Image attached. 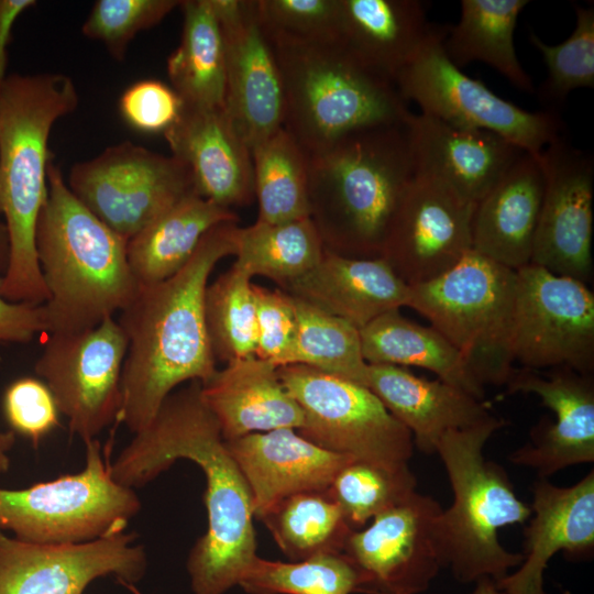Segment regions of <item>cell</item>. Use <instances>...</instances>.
<instances>
[{"label": "cell", "instance_id": "1f68e13d", "mask_svg": "<svg viewBox=\"0 0 594 594\" xmlns=\"http://www.w3.org/2000/svg\"><path fill=\"white\" fill-rule=\"evenodd\" d=\"M527 0H462L455 25H447L442 46L460 69L482 62L516 88L534 94L531 78L522 68L514 45V32Z\"/></svg>", "mask_w": 594, "mask_h": 594}, {"label": "cell", "instance_id": "f35d334b", "mask_svg": "<svg viewBox=\"0 0 594 594\" xmlns=\"http://www.w3.org/2000/svg\"><path fill=\"white\" fill-rule=\"evenodd\" d=\"M249 594H352L360 576L342 553L282 562L256 556L239 584Z\"/></svg>", "mask_w": 594, "mask_h": 594}, {"label": "cell", "instance_id": "f5cc1de1", "mask_svg": "<svg viewBox=\"0 0 594 594\" xmlns=\"http://www.w3.org/2000/svg\"><path fill=\"white\" fill-rule=\"evenodd\" d=\"M127 588H129L133 594H143L141 593L134 584H123Z\"/></svg>", "mask_w": 594, "mask_h": 594}, {"label": "cell", "instance_id": "60d3db41", "mask_svg": "<svg viewBox=\"0 0 594 594\" xmlns=\"http://www.w3.org/2000/svg\"><path fill=\"white\" fill-rule=\"evenodd\" d=\"M574 10L575 28L562 43L550 45L529 33L548 70L539 96L551 107L561 106L575 89L594 87V6L574 4Z\"/></svg>", "mask_w": 594, "mask_h": 594}, {"label": "cell", "instance_id": "9c48e42d", "mask_svg": "<svg viewBox=\"0 0 594 594\" xmlns=\"http://www.w3.org/2000/svg\"><path fill=\"white\" fill-rule=\"evenodd\" d=\"M85 469L28 488L0 487V529L31 543H81L124 531L141 509L134 488L116 482L98 440L85 442Z\"/></svg>", "mask_w": 594, "mask_h": 594}, {"label": "cell", "instance_id": "ee69618b", "mask_svg": "<svg viewBox=\"0 0 594 594\" xmlns=\"http://www.w3.org/2000/svg\"><path fill=\"white\" fill-rule=\"evenodd\" d=\"M256 307L255 356L277 367L295 363L297 316L294 299L280 289L253 284Z\"/></svg>", "mask_w": 594, "mask_h": 594}, {"label": "cell", "instance_id": "74e56055", "mask_svg": "<svg viewBox=\"0 0 594 594\" xmlns=\"http://www.w3.org/2000/svg\"><path fill=\"white\" fill-rule=\"evenodd\" d=\"M293 299L297 316L294 364L367 387L369 364L362 354L360 330L306 301Z\"/></svg>", "mask_w": 594, "mask_h": 594}, {"label": "cell", "instance_id": "f907efd6", "mask_svg": "<svg viewBox=\"0 0 594 594\" xmlns=\"http://www.w3.org/2000/svg\"><path fill=\"white\" fill-rule=\"evenodd\" d=\"M9 238L4 222L0 219V273L7 270L9 263Z\"/></svg>", "mask_w": 594, "mask_h": 594}, {"label": "cell", "instance_id": "d6986e66", "mask_svg": "<svg viewBox=\"0 0 594 594\" xmlns=\"http://www.w3.org/2000/svg\"><path fill=\"white\" fill-rule=\"evenodd\" d=\"M538 158L544 189L530 263L587 284L593 272V155L561 135Z\"/></svg>", "mask_w": 594, "mask_h": 594}, {"label": "cell", "instance_id": "8992f818", "mask_svg": "<svg viewBox=\"0 0 594 594\" xmlns=\"http://www.w3.org/2000/svg\"><path fill=\"white\" fill-rule=\"evenodd\" d=\"M505 420L490 416L464 429L449 430L436 447L447 471L453 502L437 520V538L443 568L461 583L482 578L495 582L524 560L505 549L498 530L529 520L532 510L515 493L503 466L485 459L483 450Z\"/></svg>", "mask_w": 594, "mask_h": 594}, {"label": "cell", "instance_id": "f6af8a7d", "mask_svg": "<svg viewBox=\"0 0 594 594\" xmlns=\"http://www.w3.org/2000/svg\"><path fill=\"white\" fill-rule=\"evenodd\" d=\"M2 410L10 430L29 439L34 447L59 425L56 400L37 377L22 376L11 382L3 394Z\"/></svg>", "mask_w": 594, "mask_h": 594}, {"label": "cell", "instance_id": "9a60e30c", "mask_svg": "<svg viewBox=\"0 0 594 594\" xmlns=\"http://www.w3.org/2000/svg\"><path fill=\"white\" fill-rule=\"evenodd\" d=\"M441 505L431 496L411 493L406 499L352 530L342 553L360 576L358 593L420 594L442 566L437 520Z\"/></svg>", "mask_w": 594, "mask_h": 594}, {"label": "cell", "instance_id": "484cf974", "mask_svg": "<svg viewBox=\"0 0 594 594\" xmlns=\"http://www.w3.org/2000/svg\"><path fill=\"white\" fill-rule=\"evenodd\" d=\"M543 189L538 154L524 152L475 205L472 250L514 271L530 264Z\"/></svg>", "mask_w": 594, "mask_h": 594}, {"label": "cell", "instance_id": "4fadbf2b", "mask_svg": "<svg viewBox=\"0 0 594 594\" xmlns=\"http://www.w3.org/2000/svg\"><path fill=\"white\" fill-rule=\"evenodd\" d=\"M128 341L114 317L78 332L47 333L34 364L69 430L84 442L119 419Z\"/></svg>", "mask_w": 594, "mask_h": 594}, {"label": "cell", "instance_id": "e0dca14e", "mask_svg": "<svg viewBox=\"0 0 594 594\" xmlns=\"http://www.w3.org/2000/svg\"><path fill=\"white\" fill-rule=\"evenodd\" d=\"M135 532H118L81 543L24 542L0 529V594H84L98 578L135 584L147 558Z\"/></svg>", "mask_w": 594, "mask_h": 594}, {"label": "cell", "instance_id": "e575fe53", "mask_svg": "<svg viewBox=\"0 0 594 594\" xmlns=\"http://www.w3.org/2000/svg\"><path fill=\"white\" fill-rule=\"evenodd\" d=\"M257 221L286 222L309 217L308 154L284 129L251 148Z\"/></svg>", "mask_w": 594, "mask_h": 594}, {"label": "cell", "instance_id": "ab89813d", "mask_svg": "<svg viewBox=\"0 0 594 594\" xmlns=\"http://www.w3.org/2000/svg\"><path fill=\"white\" fill-rule=\"evenodd\" d=\"M416 485L408 464L384 466L354 460L339 471L326 492L340 507L351 529L358 530L406 499Z\"/></svg>", "mask_w": 594, "mask_h": 594}, {"label": "cell", "instance_id": "816d5d0a", "mask_svg": "<svg viewBox=\"0 0 594 594\" xmlns=\"http://www.w3.org/2000/svg\"><path fill=\"white\" fill-rule=\"evenodd\" d=\"M473 594H505L496 585V582L490 578H482L475 582Z\"/></svg>", "mask_w": 594, "mask_h": 594}, {"label": "cell", "instance_id": "2e32d148", "mask_svg": "<svg viewBox=\"0 0 594 594\" xmlns=\"http://www.w3.org/2000/svg\"><path fill=\"white\" fill-rule=\"evenodd\" d=\"M475 205L416 172L391 223L382 256L407 285L431 280L472 250Z\"/></svg>", "mask_w": 594, "mask_h": 594}, {"label": "cell", "instance_id": "30bf717a", "mask_svg": "<svg viewBox=\"0 0 594 594\" xmlns=\"http://www.w3.org/2000/svg\"><path fill=\"white\" fill-rule=\"evenodd\" d=\"M446 29L447 24H432L398 75L395 86L407 102L454 127L493 132L531 154L561 136L563 121L556 111L522 109L458 68L443 51Z\"/></svg>", "mask_w": 594, "mask_h": 594}, {"label": "cell", "instance_id": "c3c4849f", "mask_svg": "<svg viewBox=\"0 0 594 594\" xmlns=\"http://www.w3.org/2000/svg\"><path fill=\"white\" fill-rule=\"evenodd\" d=\"M35 3L34 0H0V89L7 78V46L12 26L16 18Z\"/></svg>", "mask_w": 594, "mask_h": 594}, {"label": "cell", "instance_id": "7bdbcfd3", "mask_svg": "<svg viewBox=\"0 0 594 594\" xmlns=\"http://www.w3.org/2000/svg\"><path fill=\"white\" fill-rule=\"evenodd\" d=\"M270 40L324 42L338 38L339 0H256Z\"/></svg>", "mask_w": 594, "mask_h": 594}, {"label": "cell", "instance_id": "52a82bcc", "mask_svg": "<svg viewBox=\"0 0 594 594\" xmlns=\"http://www.w3.org/2000/svg\"><path fill=\"white\" fill-rule=\"evenodd\" d=\"M270 41L284 87L283 128L308 155L354 131L404 123L411 113L396 86L362 66L338 40Z\"/></svg>", "mask_w": 594, "mask_h": 594}, {"label": "cell", "instance_id": "ba28073f", "mask_svg": "<svg viewBox=\"0 0 594 594\" xmlns=\"http://www.w3.org/2000/svg\"><path fill=\"white\" fill-rule=\"evenodd\" d=\"M517 271L470 250L442 275L409 286V307L463 356L482 386L506 385L513 354Z\"/></svg>", "mask_w": 594, "mask_h": 594}, {"label": "cell", "instance_id": "4dcf8cb0", "mask_svg": "<svg viewBox=\"0 0 594 594\" xmlns=\"http://www.w3.org/2000/svg\"><path fill=\"white\" fill-rule=\"evenodd\" d=\"M361 348L367 364L418 366L477 399L485 392L461 353L435 328L404 317L399 309L387 311L360 329Z\"/></svg>", "mask_w": 594, "mask_h": 594}, {"label": "cell", "instance_id": "bcb514c9", "mask_svg": "<svg viewBox=\"0 0 594 594\" xmlns=\"http://www.w3.org/2000/svg\"><path fill=\"white\" fill-rule=\"evenodd\" d=\"M182 109L183 101L176 91L156 79L133 82L119 100L124 122L143 133H164L175 123Z\"/></svg>", "mask_w": 594, "mask_h": 594}, {"label": "cell", "instance_id": "f546056e", "mask_svg": "<svg viewBox=\"0 0 594 594\" xmlns=\"http://www.w3.org/2000/svg\"><path fill=\"white\" fill-rule=\"evenodd\" d=\"M238 220L232 209L196 193L184 197L128 240V262L139 285L173 276L189 261L209 230Z\"/></svg>", "mask_w": 594, "mask_h": 594}, {"label": "cell", "instance_id": "b9f144b4", "mask_svg": "<svg viewBox=\"0 0 594 594\" xmlns=\"http://www.w3.org/2000/svg\"><path fill=\"white\" fill-rule=\"evenodd\" d=\"M179 4V0H98L81 32L121 61L138 33L158 24Z\"/></svg>", "mask_w": 594, "mask_h": 594}, {"label": "cell", "instance_id": "681fc988", "mask_svg": "<svg viewBox=\"0 0 594 594\" xmlns=\"http://www.w3.org/2000/svg\"><path fill=\"white\" fill-rule=\"evenodd\" d=\"M15 443V433L12 430L0 431V474L10 468L9 452Z\"/></svg>", "mask_w": 594, "mask_h": 594}, {"label": "cell", "instance_id": "44dd1931", "mask_svg": "<svg viewBox=\"0 0 594 594\" xmlns=\"http://www.w3.org/2000/svg\"><path fill=\"white\" fill-rule=\"evenodd\" d=\"M532 514L525 528L524 560L496 585L505 594H548L544 571L560 551L584 558L594 549V471L572 486L539 477L532 486Z\"/></svg>", "mask_w": 594, "mask_h": 594}, {"label": "cell", "instance_id": "ac0fdd59", "mask_svg": "<svg viewBox=\"0 0 594 594\" xmlns=\"http://www.w3.org/2000/svg\"><path fill=\"white\" fill-rule=\"evenodd\" d=\"M224 50V112L250 150L284 123V87L256 0H211Z\"/></svg>", "mask_w": 594, "mask_h": 594}, {"label": "cell", "instance_id": "7402d4cb", "mask_svg": "<svg viewBox=\"0 0 594 594\" xmlns=\"http://www.w3.org/2000/svg\"><path fill=\"white\" fill-rule=\"evenodd\" d=\"M172 156L190 172L196 194L228 209L254 196L251 150L223 108L183 105L164 133Z\"/></svg>", "mask_w": 594, "mask_h": 594}, {"label": "cell", "instance_id": "603a6c76", "mask_svg": "<svg viewBox=\"0 0 594 594\" xmlns=\"http://www.w3.org/2000/svg\"><path fill=\"white\" fill-rule=\"evenodd\" d=\"M251 493L254 518L277 502L304 492L327 491L352 458L282 428L226 441Z\"/></svg>", "mask_w": 594, "mask_h": 594}, {"label": "cell", "instance_id": "d4e9b609", "mask_svg": "<svg viewBox=\"0 0 594 594\" xmlns=\"http://www.w3.org/2000/svg\"><path fill=\"white\" fill-rule=\"evenodd\" d=\"M279 289L359 330L387 311L406 307L409 297V285L383 257H349L326 248L310 271Z\"/></svg>", "mask_w": 594, "mask_h": 594}, {"label": "cell", "instance_id": "836d02e7", "mask_svg": "<svg viewBox=\"0 0 594 594\" xmlns=\"http://www.w3.org/2000/svg\"><path fill=\"white\" fill-rule=\"evenodd\" d=\"M234 264L251 277L264 276L279 288L310 271L324 245L309 217L286 222L253 224L235 230Z\"/></svg>", "mask_w": 594, "mask_h": 594}, {"label": "cell", "instance_id": "7a4b0ae2", "mask_svg": "<svg viewBox=\"0 0 594 594\" xmlns=\"http://www.w3.org/2000/svg\"><path fill=\"white\" fill-rule=\"evenodd\" d=\"M238 222L209 230L173 276L140 285L117 319L128 349L119 419L136 433L179 385L209 380L216 369L205 321V293L215 266L234 255Z\"/></svg>", "mask_w": 594, "mask_h": 594}, {"label": "cell", "instance_id": "ffe728a7", "mask_svg": "<svg viewBox=\"0 0 594 594\" xmlns=\"http://www.w3.org/2000/svg\"><path fill=\"white\" fill-rule=\"evenodd\" d=\"M509 394L540 397L556 420H540L530 441L510 453L508 460L548 479L569 466L594 461V381L592 375L570 369L540 371L514 369L506 385Z\"/></svg>", "mask_w": 594, "mask_h": 594}, {"label": "cell", "instance_id": "8d00e7d4", "mask_svg": "<svg viewBox=\"0 0 594 594\" xmlns=\"http://www.w3.org/2000/svg\"><path fill=\"white\" fill-rule=\"evenodd\" d=\"M252 277L235 265L208 284L205 321L216 361L255 356L256 307Z\"/></svg>", "mask_w": 594, "mask_h": 594}, {"label": "cell", "instance_id": "6da1fadb", "mask_svg": "<svg viewBox=\"0 0 594 594\" xmlns=\"http://www.w3.org/2000/svg\"><path fill=\"white\" fill-rule=\"evenodd\" d=\"M180 459L195 462L206 477L208 526L187 559L191 590L223 594L239 584L257 556L254 515L249 486L204 403L198 381L172 392L109 470L116 482L134 488Z\"/></svg>", "mask_w": 594, "mask_h": 594}, {"label": "cell", "instance_id": "3957f363", "mask_svg": "<svg viewBox=\"0 0 594 594\" xmlns=\"http://www.w3.org/2000/svg\"><path fill=\"white\" fill-rule=\"evenodd\" d=\"M78 101L72 78L57 73L11 75L0 89V212L10 249L0 294L7 300L43 305L48 298L35 245L47 194L48 139Z\"/></svg>", "mask_w": 594, "mask_h": 594}, {"label": "cell", "instance_id": "5bb4252c", "mask_svg": "<svg viewBox=\"0 0 594 594\" xmlns=\"http://www.w3.org/2000/svg\"><path fill=\"white\" fill-rule=\"evenodd\" d=\"M513 354L531 370L594 371V295L587 284L528 264L517 270Z\"/></svg>", "mask_w": 594, "mask_h": 594}, {"label": "cell", "instance_id": "5b68a950", "mask_svg": "<svg viewBox=\"0 0 594 594\" xmlns=\"http://www.w3.org/2000/svg\"><path fill=\"white\" fill-rule=\"evenodd\" d=\"M128 240L90 212L52 160L47 194L36 227V255L48 298V333L91 329L135 296Z\"/></svg>", "mask_w": 594, "mask_h": 594}, {"label": "cell", "instance_id": "83f0119b", "mask_svg": "<svg viewBox=\"0 0 594 594\" xmlns=\"http://www.w3.org/2000/svg\"><path fill=\"white\" fill-rule=\"evenodd\" d=\"M367 387L425 453H436L447 431L471 427L491 416L483 400L439 378L416 376L403 366L369 364Z\"/></svg>", "mask_w": 594, "mask_h": 594}, {"label": "cell", "instance_id": "7c38bea8", "mask_svg": "<svg viewBox=\"0 0 594 594\" xmlns=\"http://www.w3.org/2000/svg\"><path fill=\"white\" fill-rule=\"evenodd\" d=\"M67 185L90 212L127 240L196 193L182 162L130 141L75 163Z\"/></svg>", "mask_w": 594, "mask_h": 594}, {"label": "cell", "instance_id": "277c9868", "mask_svg": "<svg viewBox=\"0 0 594 594\" xmlns=\"http://www.w3.org/2000/svg\"><path fill=\"white\" fill-rule=\"evenodd\" d=\"M406 122L354 131L308 155L309 218L327 250L355 258L382 256L416 175Z\"/></svg>", "mask_w": 594, "mask_h": 594}, {"label": "cell", "instance_id": "d6a6232c", "mask_svg": "<svg viewBox=\"0 0 594 594\" xmlns=\"http://www.w3.org/2000/svg\"><path fill=\"white\" fill-rule=\"evenodd\" d=\"M183 29L167 59L172 88L187 107L223 108L224 50L211 0H183Z\"/></svg>", "mask_w": 594, "mask_h": 594}, {"label": "cell", "instance_id": "f1b7e54d", "mask_svg": "<svg viewBox=\"0 0 594 594\" xmlns=\"http://www.w3.org/2000/svg\"><path fill=\"white\" fill-rule=\"evenodd\" d=\"M420 0H339L338 42L362 66L395 85L432 24Z\"/></svg>", "mask_w": 594, "mask_h": 594}, {"label": "cell", "instance_id": "d590c367", "mask_svg": "<svg viewBox=\"0 0 594 594\" xmlns=\"http://www.w3.org/2000/svg\"><path fill=\"white\" fill-rule=\"evenodd\" d=\"M257 519L272 534L283 553L294 562L342 552L344 541L353 530L326 491L288 496L271 506Z\"/></svg>", "mask_w": 594, "mask_h": 594}, {"label": "cell", "instance_id": "cb8c5ba5", "mask_svg": "<svg viewBox=\"0 0 594 594\" xmlns=\"http://www.w3.org/2000/svg\"><path fill=\"white\" fill-rule=\"evenodd\" d=\"M406 124L416 172L438 179L474 205L524 153L493 132L454 127L425 113L411 112Z\"/></svg>", "mask_w": 594, "mask_h": 594}, {"label": "cell", "instance_id": "4316f807", "mask_svg": "<svg viewBox=\"0 0 594 594\" xmlns=\"http://www.w3.org/2000/svg\"><path fill=\"white\" fill-rule=\"evenodd\" d=\"M277 369L251 356L227 363L201 383L204 403L226 441L251 433L302 427V409L283 385Z\"/></svg>", "mask_w": 594, "mask_h": 594}, {"label": "cell", "instance_id": "8fae6325", "mask_svg": "<svg viewBox=\"0 0 594 594\" xmlns=\"http://www.w3.org/2000/svg\"><path fill=\"white\" fill-rule=\"evenodd\" d=\"M277 372L302 409L304 425L296 430L301 437L355 461L408 464L411 433L369 387L299 364Z\"/></svg>", "mask_w": 594, "mask_h": 594}, {"label": "cell", "instance_id": "7dc6e473", "mask_svg": "<svg viewBox=\"0 0 594 594\" xmlns=\"http://www.w3.org/2000/svg\"><path fill=\"white\" fill-rule=\"evenodd\" d=\"M2 274L0 273V286ZM48 333L44 304L14 302L0 294V343H28Z\"/></svg>", "mask_w": 594, "mask_h": 594}]
</instances>
